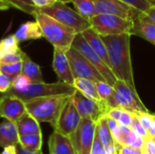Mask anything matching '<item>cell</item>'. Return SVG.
Here are the masks:
<instances>
[{
	"label": "cell",
	"instance_id": "35",
	"mask_svg": "<svg viewBox=\"0 0 155 154\" xmlns=\"http://www.w3.org/2000/svg\"><path fill=\"white\" fill-rule=\"evenodd\" d=\"M107 122H108V126L111 131V133H112L114 143L121 144L122 137H121V133H120V129H119V123L116 121H114L109 117H107Z\"/></svg>",
	"mask_w": 155,
	"mask_h": 154
},
{
	"label": "cell",
	"instance_id": "20",
	"mask_svg": "<svg viewBox=\"0 0 155 154\" xmlns=\"http://www.w3.org/2000/svg\"><path fill=\"white\" fill-rule=\"evenodd\" d=\"M19 134L15 123L9 121H4L0 123V147L15 146L18 143Z\"/></svg>",
	"mask_w": 155,
	"mask_h": 154
},
{
	"label": "cell",
	"instance_id": "7",
	"mask_svg": "<svg viewBox=\"0 0 155 154\" xmlns=\"http://www.w3.org/2000/svg\"><path fill=\"white\" fill-rule=\"evenodd\" d=\"M91 28L101 36L122 34H131L134 22L113 15H95L89 20Z\"/></svg>",
	"mask_w": 155,
	"mask_h": 154
},
{
	"label": "cell",
	"instance_id": "46",
	"mask_svg": "<svg viewBox=\"0 0 155 154\" xmlns=\"http://www.w3.org/2000/svg\"><path fill=\"white\" fill-rule=\"evenodd\" d=\"M148 132V135H149V138H152V139H155V115L153 117V123L149 128V130L147 131Z\"/></svg>",
	"mask_w": 155,
	"mask_h": 154
},
{
	"label": "cell",
	"instance_id": "2",
	"mask_svg": "<svg viewBox=\"0 0 155 154\" xmlns=\"http://www.w3.org/2000/svg\"><path fill=\"white\" fill-rule=\"evenodd\" d=\"M34 17L42 30L43 36L53 44L54 48L66 52L72 47L73 41L77 34L73 28L63 25L53 17L39 12L37 9Z\"/></svg>",
	"mask_w": 155,
	"mask_h": 154
},
{
	"label": "cell",
	"instance_id": "30",
	"mask_svg": "<svg viewBox=\"0 0 155 154\" xmlns=\"http://www.w3.org/2000/svg\"><path fill=\"white\" fill-rule=\"evenodd\" d=\"M0 72L14 80L22 73V62L13 64H0Z\"/></svg>",
	"mask_w": 155,
	"mask_h": 154
},
{
	"label": "cell",
	"instance_id": "27",
	"mask_svg": "<svg viewBox=\"0 0 155 154\" xmlns=\"http://www.w3.org/2000/svg\"><path fill=\"white\" fill-rule=\"evenodd\" d=\"M121 144L124 146L131 147L134 150L139 152H144L145 140L143 137H141L137 133H135L134 130H132L131 133L122 140Z\"/></svg>",
	"mask_w": 155,
	"mask_h": 154
},
{
	"label": "cell",
	"instance_id": "16",
	"mask_svg": "<svg viewBox=\"0 0 155 154\" xmlns=\"http://www.w3.org/2000/svg\"><path fill=\"white\" fill-rule=\"evenodd\" d=\"M133 34L155 45V23L146 12H142L137 19L134 21L131 35Z\"/></svg>",
	"mask_w": 155,
	"mask_h": 154
},
{
	"label": "cell",
	"instance_id": "43",
	"mask_svg": "<svg viewBox=\"0 0 155 154\" xmlns=\"http://www.w3.org/2000/svg\"><path fill=\"white\" fill-rule=\"evenodd\" d=\"M31 1L36 8H43L45 6H49L57 2V0H31Z\"/></svg>",
	"mask_w": 155,
	"mask_h": 154
},
{
	"label": "cell",
	"instance_id": "14",
	"mask_svg": "<svg viewBox=\"0 0 155 154\" xmlns=\"http://www.w3.org/2000/svg\"><path fill=\"white\" fill-rule=\"evenodd\" d=\"M25 113V104L22 99L7 93L0 97V117L15 123Z\"/></svg>",
	"mask_w": 155,
	"mask_h": 154
},
{
	"label": "cell",
	"instance_id": "44",
	"mask_svg": "<svg viewBox=\"0 0 155 154\" xmlns=\"http://www.w3.org/2000/svg\"><path fill=\"white\" fill-rule=\"evenodd\" d=\"M144 151L149 154H155V140L148 138L145 140Z\"/></svg>",
	"mask_w": 155,
	"mask_h": 154
},
{
	"label": "cell",
	"instance_id": "55",
	"mask_svg": "<svg viewBox=\"0 0 155 154\" xmlns=\"http://www.w3.org/2000/svg\"><path fill=\"white\" fill-rule=\"evenodd\" d=\"M154 140H155V139H154Z\"/></svg>",
	"mask_w": 155,
	"mask_h": 154
},
{
	"label": "cell",
	"instance_id": "18",
	"mask_svg": "<svg viewBox=\"0 0 155 154\" xmlns=\"http://www.w3.org/2000/svg\"><path fill=\"white\" fill-rule=\"evenodd\" d=\"M50 154H75L69 137L54 131L48 141Z\"/></svg>",
	"mask_w": 155,
	"mask_h": 154
},
{
	"label": "cell",
	"instance_id": "50",
	"mask_svg": "<svg viewBox=\"0 0 155 154\" xmlns=\"http://www.w3.org/2000/svg\"><path fill=\"white\" fill-rule=\"evenodd\" d=\"M146 13L149 15V16L153 19V21L155 23V6L150 7V8L146 11Z\"/></svg>",
	"mask_w": 155,
	"mask_h": 154
},
{
	"label": "cell",
	"instance_id": "31",
	"mask_svg": "<svg viewBox=\"0 0 155 154\" xmlns=\"http://www.w3.org/2000/svg\"><path fill=\"white\" fill-rule=\"evenodd\" d=\"M96 89L98 92V94L101 98L102 101H107L114 93V86L110 85L109 84L105 83V82H99L96 83Z\"/></svg>",
	"mask_w": 155,
	"mask_h": 154
},
{
	"label": "cell",
	"instance_id": "28",
	"mask_svg": "<svg viewBox=\"0 0 155 154\" xmlns=\"http://www.w3.org/2000/svg\"><path fill=\"white\" fill-rule=\"evenodd\" d=\"M20 49L19 42L15 38V34H10L0 41V59L4 55L11 53H15Z\"/></svg>",
	"mask_w": 155,
	"mask_h": 154
},
{
	"label": "cell",
	"instance_id": "10",
	"mask_svg": "<svg viewBox=\"0 0 155 154\" xmlns=\"http://www.w3.org/2000/svg\"><path fill=\"white\" fill-rule=\"evenodd\" d=\"M72 99L82 119H90L95 123H97L102 117L106 115L107 112L110 110L104 101L90 99L77 90H75L74 93L72 95Z\"/></svg>",
	"mask_w": 155,
	"mask_h": 154
},
{
	"label": "cell",
	"instance_id": "6",
	"mask_svg": "<svg viewBox=\"0 0 155 154\" xmlns=\"http://www.w3.org/2000/svg\"><path fill=\"white\" fill-rule=\"evenodd\" d=\"M36 9L39 12L53 17L63 25L73 28L77 34H81L91 27L89 21L83 18L75 10H73L64 3L57 1L52 5Z\"/></svg>",
	"mask_w": 155,
	"mask_h": 154
},
{
	"label": "cell",
	"instance_id": "25",
	"mask_svg": "<svg viewBox=\"0 0 155 154\" xmlns=\"http://www.w3.org/2000/svg\"><path fill=\"white\" fill-rule=\"evenodd\" d=\"M75 11L85 20L89 21L95 15L94 0H72Z\"/></svg>",
	"mask_w": 155,
	"mask_h": 154
},
{
	"label": "cell",
	"instance_id": "26",
	"mask_svg": "<svg viewBox=\"0 0 155 154\" xmlns=\"http://www.w3.org/2000/svg\"><path fill=\"white\" fill-rule=\"evenodd\" d=\"M96 133H97L104 148L107 146L114 145V138L112 136L111 131L108 126L106 115L102 117L96 123Z\"/></svg>",
	"mask_w": 155,
	"mask_h": 154
},
{
	"label": "cell",
	"instance_id": "37",
	"mask_svg": "<svg viewBox=\"0 0 155 154\" xmlns=\"http://www.w3.org/2000/svg\"><path fill=\"white\" fill-rule=\"evenodd\" d=\"M135 114L138 116V119L141 122L142 125L148 131L151 124H152V123H153L154 114H152L150 113H135Z\"/></svg>",
	"mask_w": 155,
	"mask_h": 154
},
{
	"label": "cell",
	"instance_id": "41",
	"mask_svg": "<svg viewBox=\"0 0 155 154\" xmlns=\"http://www.w3.org/2000/svg\"><path fill=\"white\" fill-rule=\"evenodd\" d=\"M114 144H115V147H116L118 154H142V152H143L134 150L131 147L124 146V145H122L120 143H114Z\"/></svg>",
	"mask_w": 155,
	"mask_h": 154
},
{
	"label": "cell",
	"instance_id": "24",
	"mask_svg": "<svg viewBox=\"0 0 155 154\" xmlns=\"http://www.w3.org/2000/svg\"><path fill=\"white\" fill-rule=\"evenodd\" d=\"M18 143L29 152H41L43 145V134L42 133H33L20 135L18 139Z\"/></svg>",
	"mask_w": 155,
	"mask_h": 154
},
{
	"label": "cell",
	"instance_id": "9",
	"mask_svg": "<svg viewBox=\"0 0 155 154\" xmlns=\"http://www.w3.org/2000/svg\"><path fill=\"white\" fill-rule=\"evenodd\" d=\"M72 47L77 50L84 57H85L104 76L106 83L114 86L117 79L113 74L112 70L107 66V64L99 57V55L92 49L86 40L84 38L82 34H77L73 41Z\"/></svg>",
	"mask_w": 155,
	"mask_h": 154
},
{
	"label": "cell",
	"instance_id": "22",
	"mask_svg": "<svg viewBox=\"0 0 155 154\" xmlns=\"http://www.w3.org/2000/svg\"><path fill=\"white\" fill-rule=\"evenodd\" d=\"M22 74L28 76L34 84L44 83L40 66L33 62L25 53L22 56Z\"/></svg>",
	"mask_w": 155,
	"mask_h": 154
},
{
	"label": "cell",
	"instance_id": "13",
	"mask_svg": "<svg viewBox=\"0 0 155 154\" xmlns=\"http://www.w3.org/2000/svg\"><path fill=\"white\" fill-rule=\"evenodd\" d=\"M81 120L82 117L76 110L72 96H70L63 107L54 129L55 132L70 137L78 128Z\"/></svg>",
	"mask_w": 155,
	"mask_h": 154
},
{
	"label": "cell",
	"instance_id": "4",
	"mask_svg": "<svg viewBox=\"0 0 155 154\" xmlns=\"http://www.w3.org/2000/svg\"><path fill=\"white\" fill-rule=\"evenodd\" d=\"M114 89L113 95L107 101H104L109 109L119 108L133 113H149L140 99L136 89L130 86L127 83L117 80Z\"/></svg>",
	"mask_w": 155,
	"mask_h": 154
},
{
	"label": "cell",
	"instance_id": "29",
	"mask_svg": "<svg viewBox=\"0 0 155 154\" xmlns=\"http://www.w3.org/2000/svg\"><path fill=\"white\" fill-rule=\"evenodd\" d=\"M8 3L11 7H15L25 14L35 16L36 7L34 5L31 0H4Z\"/></svg>",
	"mask_w": 155,
	"mask_h": 154
},
{
	"label": "cell",
	"instance_id": "12",
	"mask_svg": "<svg viewBox=\"0 0 155 154\" xmlns=\"http://www.w3.org/2000/svg\"><path fill=\"white\" fill-rule=\"evenodd\" d=\"M95 15H113L134 21L143 12L122 0H94Z\"/></svg>",
	"mask_w": 155,
	"mask_h": 154
},
{
	"label": "cell",
	"instance_id": "54",
	"mask_svg": "<svg viewBox=\"0 0 155 154\" xmlns=\"http://www.w3.org/2000/svg\"><path fill=\"white\" fill-rule=\"evenodd\" d=\"M0 74H1V72H0Z\"/></svg>",
	"mask_w": 155,
	"mask_h": 154
},
{
	"label": "cell",
	"instance_id": "47",
	"mask_svg": "<svg viewBox=\"0 0 155 154\" xmlns=\"http://www.w3.org/2000/svg\"><path fill=\"white\" fill-rule=\"evenodd\" d=\"M104 154H118L116 147H115V144L105 147L104 148Z\"/></svg>",
	"mask_w": 155,
	"mask_h": 154
},
{
	"label": "cell",
	"instance_id": "51",
	"mask_svg": "<svg viewBox=\"0 0 155 154\" xmlns=\"http://www.w3.org/2000/svg\"><path fill=\"white\" fill-rule=\"evenodd\" d=\"M58 2H61V3H64V4H68L70 2H72V0H57Z\"/></svg>",
	"mask_w": 155,
	"mask_h": 154
},
{
	"label": "cell",
	"instance_id": "3",
	"mask_svg": "<svg viewBox=\"0 0 155 154\" xmlns=\"http://www.w3.org/2000/svg\"><path fill=\"white\" fill-rule=\"evenodd\" d=\"M69 97V95L36 97L25 101V104L26 112L38 123H49L54 128Z\"/></svg>",
	"mask_w": 155,
	"mask_h": 154
},
{
	"label": "cell",
	"instance_id": "45",
	"mask_svg": "<svg viewBox=\"0 0 155 154\" xmlns=\"http://www.w3.org/2000/svg\"><path fill=\"white\" fill-rule=\"evenodd\" d=\"M15 151H16V154H40L41 152H29L27 150H25L19 143H17L15 145Z\"/></svg>",
	"mask_w": 155,
	"mask_h": 154
},
{
	"label": "cell",
	"instance_id": "38",
	"mask_svg": "<svg viewBox=\"0 0 155 154\" xmlns=\"http://www.w3.org/2000/svg\"><path fill=\"white\" fill-rule=\"evenodd\" d=\"M12 79L5 74H0V93H7L12 84Z\"/></svg>",
	"mask_w": 155,
	"mask_h": 154
},
{
	"label": "cell",
	"instance_id": "49",
	"mask_svg": "<svg viewBox=\"0 0 155 154\" xmlns=\"http://www.w3.org/2000/svg\"><path fill=\"white\" fill-rule=\"evenodd\" d=\"M11 7V5L6 3L5 1L4 0H0V11H5V10H7Z\"/></svg>",
	"mask_w": 155,
	"mask_h": 154
},
{
	"label": "cell",
	"instance_id": "40",
	"mask_svg": "<svg viewBox=\"0 0 155 154\" xmlns=\"http://www.w3.org/2000/svg\"><path fill=\"white\" fill-rule=\"evenodd\" d=\"M118 123H121V124L125 125L132 129V127H133V113L123 110Z\"/></svg>",
	"mask_w": 155,
	"mask_h": 154
},
{
	"label": "cell",
	"instance_id": "17",
	"mask_svg": "<svg viewBox=\"0 0 155 154\" xmlns=\"http://www.w3.org/2000/svg\"><path fill=\"white\" fill-rule=\"evenodd\" d=\"M81 34L84 36V38L86 40V42L89 44V45L92 47V49L99 55V57L111 69V64H110V59H109V55H108L107 47H106L104 42L103 41L102 36L99 35L91 27L86 29V30H84Z\"/></svg>",
	"mask_w": 155,
	"mask_h": 154
},
{
	"label": "cell",
	"instance_id": "33",
	"mask_svg": "<svg viewBox=\"0 0 155 154\" xmlns=\"http://www.w3.org/2000/svg\"><path fill=\"white\" fill-rule=\"evenodd\" d=\"M24 52L19 49L18 51L11 54H7L1 57L0 59V64H13L16 63L22 62V56H23Z\"/></svg>",
	"mask_w": 155,
	"mask_h": 154
},
{
	"label": "cell",
	"instance_id": "19",
	"mask_svg": "<svg viewBox=\"0 0 155 154\" xmlns=\"http://www.w3.org/2000/svg\"><path fill=\"white\" fill-rule=\"evenodd\" d=\"M14 34L19 43L37 40L43 37L42 30L36 21H28L22 24Z\"/></svg>",
	"mask_w": 155,
	"mask_h": 154
},
{
	"label": "cell",
	"instance_id": "39",
	"mask_svg": "<svg viewBox=\"0 0 155 154\" xmlns=\"http://www.w3.org/2000/svg\"><path fill=\"white\" fill-rule=\"evenodd\" d=\"M91 154H104V147L96 133V129H95V135H94Z\"/></svg>",
	"mask_w": 155,
	"mask_h": 154
},
{
	"label": "cell",
	"instance_id": "8",
	"mask_svg": "<svg viewBox=\"0 0 155 154\" xmlns=\"http://www.w3.org/2000/svg\"><path fill=\"white\" fill-rule=\"evenodd\" d=\"M66 55L69 60L74 79H87L95 84L99 82L106 83L105 79L100 74V72L77 50L71 47L68 51H66Z\"/></svg>",
	"mask_w": 155,
	"mask_h": 154
},
{
	"label": "cell",
	"instance_id": "23",
	"mask_svg": "<svg viewBox=\"0 0 155 154\" xmlns=\"http://www.w3.org/2000/svg\"><path fill=\"white\" fill-rule=\"evenodd\" d=\"M73 85L75 88V90L82 93L84 96L90 99L95 100V101H102L98 94L95 83L87 79L77 78V79H74Z\"/></svg>",
	"mask_w": 155,
	"mask_h": 154
},
{
	"label": "cell",
	"instance_id": "52",
	"mask_svg": "<svg viewBox=\"0 0 155 154\" xmlns=\"http://www.w3.org/2000/svg\"><path fill=\"white\" fill-rule=\"evenodd\" d=\"M148 1H150V2H152L153 4V5L155 6V0H148Z\"/></svg>",
	"mask_w": 155,
	"mask_h": 154
},
{
	"label": "cell",
	"instance_id": "1",
	"mask_svg": "<svg viewBox=\"0 0 155 154\" xmlns=\"http://www.w3.org/2000/svg\"><path fill=\"white\" fill-rule=\"evenodd\" d=\"M102 39L107 47L111 70L116 79L127 83L135 89L131 59V34H122L102 36Z\"/></svg>",
	"mask_w": 155,
	"mask_h": 154
},
{
	"label": "cell",
	"instance_id": "42",
	"mask_svg": "<svg viewBox=\"0 0 155 154\" xmlns=\"http://www.w3.org/2000/svg\"><path fill=\"white\" fill-rule=\"evenodd\" d=\"M122 109H119V108H112L110 109L107 113H106V116L116 121L117 123L119 122L120 120V117H121V114H122Z\"/></svg>",
	"mask_w": 155,
	"mask_h": 154
},
{
	"label": "cell",
	"instance_id": "21",
	"mask_svg": "<svg viewBox=\"0 0 155 154\" xmlns=\"http://www.w3.org/2000/svg\"><path fill=\"white\" fill-rule=\"evenodd\" d=\"M17 133L20 135L42 133L39 123L27 112L24 113L15 123Z\"/></svg>",
	"mask_w": 155,
	"mask_h": 154
},
{
	"label": "cell",
	"instance_id": "15",
	"mask_svg": "<svg viewBox=\"0 0 155 154\" xmlns=\"http://www.w3.org/2000/svg\"><path fill=\"white\" fill-rule=\"evenodd\" d=\"M53 69L56 74L59 82H63L71 85L74 84V78L66 55V52L58 48H54Z\"/></svg>",
	"mask_w": 155,
	"mask_h": 154
},
{
	"label": "cell",
	"instance_id": "48",
	"mask_svg": "<svg viewBox=\"0 0 155 154\" xmlns=\"http://www.w3.org/2000/svg\"><path fill=\"white\" fill-rule=\"evenodd\" d=\"M1 154H16L15 146H8V147L4 148Z\"/></svg>",
	"mask_w": 155,
	"mask_h": 154
},
{
	"label": "cell",
	"instance_id": "34",
	"mask_svg": "<svg viewBox=\"0 0 155 154\" xmlns=\"http://www.w3.org/2000/svg\"><path fill=\"white\" fill-rule=\"evenodd\" d=\"M132 130H134L135 133H137L144 140L149 138L147 130L142 125L141 122L138 119V116L135 113H133V127H132Z\"/></svg>",
	"mask_w": 155,
	"mask_h": 154
},
{
	"label": "cell",
	"instance_id": "32",
	"mask_svg": "<svg viewBox=\"0 0 155 154\" xmlns=\"http://www.w3.org/2000/svg\"><path fill=\"white\" fill-rule=\"evenodd\" d=\"M30 84H32L30 78L21 73L12 81L10 89L15 90V91H22V90L25 89Z\"/></svg>",
	"mask_w": 155,
	"mask_h": 154
},
{
	"label": "cell",
	"instance_id": "11",
	"mask_svg": "<svg viewBox=\"0 0 155 154\" xmlns=\"http://www.w3.org/2000/svg\"><path fill=\"white\" fill-rule=\"evenodd\" d=\"M96 123L83 118L76 131L69 137L75 154H91L95 135Z\"/></svg>",
	"mask_w": 155,
	"mask_h": 154
},
{
	"label": "cell",
	"instance_id": "53",
	"mask_svg": "<svg viewBox=\"0 0 155 154\" xmlns=\"http://www.w3.org/2000/svg\"><path fill=\"white\" fill-rule=\"evenodd\" d=\"M40 154H43V152H41V153H40Z\"/></svg>",
	"mask_w": 155,
	"mask_h": 154
},
{
	"label": "cell",
	"instance_id": "36",
	"mask_svg": "<svg viewBox=\"0 0 155 154\" xmlns=\"http://www.w3.org/2000/svg\"><path fill=\"white\" fill-rule=\"evenodd\" d=\"M122 1L138 8L139 10L143 12H146L150 7L154 6L153 4L148 0H122Z\"/></svg>",
	"mask_w": 155,
	"mask_h": 154
},
{
	"label": "cell",
	"instance_id": "5",
	"mask_svg": "<svg viewBox=\"0 0 155 154\" xmlns=\"http://www.w3.org/2000/svg\"><path fill=\"white\" fill-rule=\"evenodd\" d=\"M75 92V88L68 84L63 82H56L54 84H30L25 89L22 91H15L9 89L6 93L7 94L17 96L22 99L24 102L36 98V97H44V96H54V95H69L72 96Z\"/></svg>",
	"mask_w": 155,
	"mask_h": 154
}]
</instances>
